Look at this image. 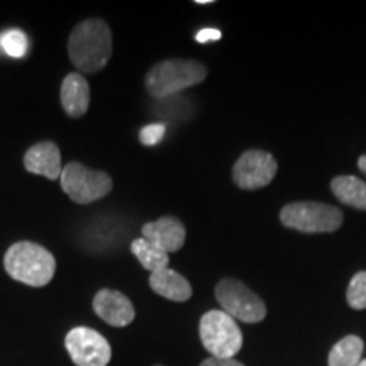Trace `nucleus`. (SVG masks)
I'll list each match as a JSON object with an SVG mask.
<instances>
[{
  "mask_svg": "<svg viewBox=\"0 0 366 366\" xmlns=\"http://www.w3.org/2000/svg\"><path fill=\"white\" fill-rule=\"evenodd\" d=\"M68 56L79 73H95L112 56V31L104 19L81 21L68 38Z\"/></svg>",
  "mask_w": 366,
  "mask_h": 366,
  "instance_id": "1",
  "label": "nucleus"
},
{
  "mask_svg": "<svg viewBox=\"0 0 366 366\" xmlns=\"http://www.w3.org/2000/svg\"><path fill=\"white\" fill-rule=\"evenodd\" d=\"M4 268L12 280L29 287H44L53 280L56 259L51 251L33 241H17L6 251Z\"/></svg>",
  "mask_w": 366,
  "mask_h": 366,
  "instance_id": "2",
  "label": "nucleus"
},
{
  "mask_svg": "<svg viewBox=\"0 0 366 366\" xmlns=\"http://www.w3.org/2000/svg\"><path fill=\"white\" fill-rule=\"evenodd\" d=\"M207 66L197 59H164L146 73V90L151 97L167 99L178 92L202 84Z\"/></svg>",
  "mask_w": 366,
  "mask_h": 366,
  "instance_id": "3",
  "label": "nucleus"
},
{
  "mask_svg": "<svg viewBox=\"0 0 366 366\" xmlns=\"http://www.w3.org/2000/svg\"><path fill=\"white\" fill-rule=\"evenodd\" d=\"M200 341L214 358H234L241 351L242 332L236 320L224 310H209L199 326Z\"/></svg>",
  "mask_w": 366,
  "mask_h": 366,
  "instance_id": "4",
  "label": "nucleus"
},
{
  "mask_svg": "<svg viewBox=\"0 0 366 366\" xmlns=\"http://www.w3.org/2000/svg\"><path fill=\"white\" fill-rule=\"evenodd\" d=\"M280 221L285 227L307 232V234L334 232L341 227L342 212L327 204L294 202L280 210Z\"/></svg>",
  "mask_w": 366,
  "mask_h": 366,
  "instance_id": "5",
  "label": "nucleus"
},
{
  "mask_svg": "<svg viewBox=\"0 0 366 366\" xmlns=\"http://www.w3.org/2000/svg\"><path fill=\"white\" fill-rule=\"evenodd\" d=\"M61 189L75 204L86 205L111 194L112 178L109 173L90 170L79 162L68 163L61 172Z\"/></svg>",
  "mask_w": 366,
  "mask_h": 366,
  "instance_id": "6",
  "label": "nucleus"
},
{
  "mask_svg": "<svg viewBox=\"0 0 366 366\" xmlns=\"http://www.w3.org/2000/svg\"><path fill=\"white\" fill-rule=\"evenodd\" d=\"M216 299L224 312L246 324L262 322L267 317V305L244 283L236 278H222L216 285Z\"/></svg>",
  "mask_w": 366,
  "mask_h": 366,
  "instance_id": "7",
  "label": "nucleus"
},
{
  "mask_svg": "<svg viewBox=\"0 0 366 366\" xmlns=\"http://www.w3.org/2000/svg\"><path fill=\"white\" fill-rule=\"evenodd\" d=\"M65 347L76 366H107L112 350L102 334L90 327H73L65 337Z\"/></svg>",
  "mask_w": 366,
  "mask_h": 366,
  "instance_id": "8",
  "label": "nucleus"
},
{
  "mask_svg": "<svg viewBox=\"0 0 366 366\" xmlns=\"http://www.w3.org/2000/svg\"><path fill=\"white\" fill-rule=\"evenodd\" d=\"M278 164L267 151L251 149L242 153L232 168V178L236 185L244 190L263 189L277 175Z\"/></svg>",
  "mask_w": 366,
  "mask_h": 366,
  "instance_id": "9",
  "label": "nucleus"
},
{
  "mask_svg": "<svg viewBox=\"0 0 366 366\" xmlns=\"http://www.w3.org/2000/svg\"><path fill=\"white\" fill-rule=\"evenodd\" d=\"M92 307L104 322L114 327H126L134 320L136 310L132 302L122 292L102 288L92 300Z\"/></svg>",
  "mask_w": 366,
  "mask_h": 366,
  "instance_id": "10",
  "label": "nucleus"
},
{
  "mask_svg": "<svg viewBox=\"0 0 366 366\" xmlns=\"http://www.w3.org/2000/svg\"><path fill=\"white\" fill-rule=\"evenodd\" d=\"M144 239H148L158 248H162L167 253H177L183 248L187 239V229L183 226L180 219L173 216H163L158 221L144 224L143 229Z\"/></svg>",
  "mask_w": 366,
  "mask_h": 366,
  "instance_id": "11",
  "label": "nucleus"
},
{
  "mask_svg": "<svg viewBox=\"0 0 366 366\" xmlns=\"http://www.w3.org/2000/svg\"><path fill=\"white\" fill-rule=\"evenodd\" d=\"M24 168L26 172L43 175L53 182L61 178V153L58 144L53 141H41L31 146L24 154Z\"/></svg>",
  "mask_w": 366,
  "mask_h": 366,
  "instance_id": "12",
  "label": "nucleus"
},
{
  "mask_svg": "<svg viewBox=\"0 0 366 366\" xmlns=\"http://www.w3.org/2000/svg\"><path fill=\"white\" fill-rule=\"evenodd\" d=\"M61 107L70 117H84L90 105V86L89 81L80 73H68L61 81Z\"/></svg>",
  "mask_w": 366,
  "mask_h": 366,
  "instance_id": "13",
  "label": "nucleus"
},
{
  "mask_svg": "<svg viewBox=\"0 0 366 366\" xmlns=\"http://www.w3.org/2000/svg\"><path fill=\"white\" fill-rule=\"evenodd\" d=\"M149 287L154 294L173 302H187L192 297V285L175 269L163 268L149 274Z\"/></svg>",
  "mask_w": 366,
  "mask_h": 366,
  "instance_id": "14",
  "label": "nucleus"
},
{
  "mask_svg": "<svg viewBox=\"0 0 366 366\" xmlns=\"http://www.w3.org/2000/svg\"><path fill=\"white\" fill-rule=\"evenodd\" d=\"M331 190L340 202L353 209L366 210V182L361 178L353 175L336 177L331 182Z\"/></svg>",
  "mask_w": 366,
  "mask_h": 366,
  "instance_id": "15",
  "label": "nucleus"
},
{
  "mask_svg": "<svg viewBox=\"0 0 366 366\" xmlns=\"http://www.w3.org/2000/svg\"><path fill=\"white\" fill-rule=\"evenodd\" d=\"M131 251L132 254L139 259V263L143 264L144 269H148L149 273L158 272V269L168 268V262H170V256L167 251L158 248L157 244L149 242L144 237H137L131 242Z\"/></svg>",
  "mask_w": 366,
  "mask_h": 366,
  "instance_id": "16",
  "label": "nucleus"
},
{
  "mask_svg": "<svg viewBox=\"0 0 366 366\" xmlns=\"http://www.w3.org/2000/svg\"><path fill=\"white\" fill-rule=\"evenodd\" d=\"M365 342L360 336H346L336 342L329 353V366H358Z\"/></svg>",
  "mask_w": 366,
  "mask_h": 366,
  "instance_id": "17",
  "label": "nucleus"
},
{
  "mask_svg": "<svg viewBox=\"0 0 366 366\" xmlns=\"http://www.w3.org/2000/svg\"><path fill=\"white\" fill-rule=\"evenodd\" d=\"M346 299L351 309H366V272L356 273L355 277L351 278L350 287H347L346 292Z\"/></svg>",
  "mask_w": 366,
  "mask_h": 366,
  "instance_id": "18",
  "label": "nucleus"
},
{
  "mask_svg": "<svg viewBox=\"0 0 366 366\" xmlns=\"http://www.w3.org/2000/svg\"><path fill=\"white\" fill-rule=\"evenodd\" d=\"M0 46L9 56L12 58H22L27 51V38L26 34L19 29H12L4 33L0 38Z\"/></svg>",
  "mask_w": 366,
  "mask_h": 366,
  "instance_id": "19",
  "label": "nucleus"
},
{
  "mask_svg": "<svg viewBox=\"0 0 366 366\" xmlns=\"http://www.w3.org/2000/svg\"><path fill=\"white\" fill-rule=\"evenodd\" d=\"M164 132H167V127H164L163 124L144 126L143 129L139 131L141 144H144V146L158 144L159 141H162L163 137H164Z\"/></svg>",
  "mask_w": 366,
  "mask_h": 366,
  "instance_id": "20",
  "label": "nucleus"
},
{
  "mask_svg": "<svg viewBox=\"0 0 366 366\" xmlns=\"http://www.w3.org/2000/svg\"><path fill=\"white\" fill-rule=\"evenodd\" d=\"M221 38H222L221 31L214 29V27H205V29L197 33L195 41H197V43L205 44V43H210V41H219Z\"/></svg>",
  "mask_w": 366,
  "mask_h": 366,
  "instance_id": "21",
  "label": "nucleus"
},
{
  "mask_svg": "<svg viewBox=\"0 0 366 366\" xmlns=\"http://www.w3.org/2000/svg\"><path fill=\"white\" fill-rule=\"evenodd\" d=\"M200 366H244L239 361H236L234 358H214V356H210V358L204 360Z\"/></svg>",
  "mask_w": 366,
  "mask_h": 366,
  "instance_id": "22",
  "label": "nucleus"
},
{
  "mask_svg": "<svg viewBox=\"0 0 366 366\" xmlns=\"http://www.w3.org/2000/svg\"><path fill=\"white\" fill-rule=\"evenodd\" d=\"M358 167H360V170L365 173L366 175V154H363V157H360V159H358Z\"/></svg>",
  "mask_w": 366,
  "mask_h": 366,
  "instance_id": "23",
  "label": "nucleus"
},
{
  "mask_svg": "<svg viewBox=\"0 0 366 366\" xmlns=\"http://www.w3.org/2000/svg\"><path fill=\"white\" fill-rule=\"evenodd\" d=\"M195 4H200V6H207V4H212V0H197Z\"/></svg>",
  "mask_w": 366,
  "mask_h": 366,
  "instance_id": "24",
  "label": "nucleus"
},
{
  "mask_svg": "<svg viewBox=\"0 0 366 366\" xmlns=\"http://www.w3.org/2000/svg\"><path fill=\"white\" fill-rule=\"evenodd\" d=\"M358 366H366V360H361Z\"/></svg>",
  "mask_w": 366,
  "mask_h": 366,
  "instance_id": "25",
  "label": "nucleus"
},
{
  "mask_svg": "<svg viewBox=\"0 0 366 366\" xmlns=\"http://www.w3.org/2000/svg\"><path fill=\"white\" fill-rule=\"evenodd\" d=\"M154 366H162V365H154Z\"/></svg>",
  "mask_w": 366,
  "mask_h": 366,
  "instance_id": "26",
  "label": "nucleus"
}]
</instances>
